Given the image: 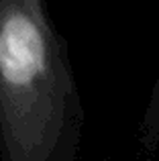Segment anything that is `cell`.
Instances as JSON below:
<instances>
[{"label": "cell", "instance_id": "cell-1", "mask_svg": "<svg viewBox=\"0 0 159 161\" xmlns=\"http://www.w3.org/2000/svg\"><path fill=\"white\" fill-rule=\"evenodd\" d=\"M82 106L45 0H0V161H74Z\"/></svg>", "mask_w": 159, "mask_h": 161}]
</instances>
